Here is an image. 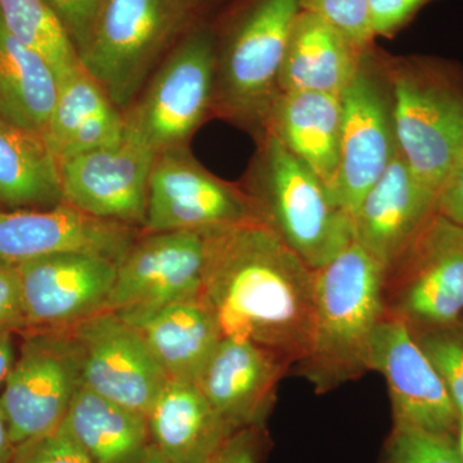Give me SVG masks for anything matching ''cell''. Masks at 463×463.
<instances>
[{"mask_svg": "<svg viewBox=\"0 0 463 463\" xmlns=\"http://www.w3.org/2000/svg\"><path fill=\"white\" fill-rule=\"evenodd\" d=\"M315 292L316 270L260 219L210 233L201 298L224 336L298 364L309 347Z\"/></svg>", "mask_w": 463, "mask_h": 463, "instance_id": "6da1fadb", "label": "cell"}, {"mask_svg": "<svg viewBox=\"0 0 463 463\" xmlns=\"http://www.w3.org/2000/svg\"><path fill=\"white\" fill-rule=\"evenodd\" d=\"M386 281L385 268L355 241L316 270L312 335L297 364L316 392H331L370 371L373 335L388 313Z\"/></svg>", "mask_w": 463, "mask_h": 463, "instance_id": "7a4b0ae2", "label": "cell"}, {"mask_svg": "<svg viewBox=\"0 0 463 463\" xmlns=\"http://www.w3.org/2000/svg\"><path fill=\"white\" fill-rule=\"evenodd\" d=\"M248 194L260 221L313 270L354 241L352 216L330 188L270 134L250 173Z\"/></svg>", "mask_w": 463, "mask_h": 463, "instance_id": "3957f363", "label": "cell"}, {"mask_svg": "<svg viewBox=\"0 0 463 463\" xmlns=\"http://www.w3.org/2000/svg\"><path fill=\"white\" fill-rule=\"evenodd\" d=\"M197 0H103L79 53L118 109H127L160 65Z\"/></svg>", "mask_w": 463, "mask_h": 463, "instance_id": "277c9868", "label": "cell"}, {"mask_svg": "<svg viewBox=\"0 0 463 463\" xmlns=\"http://www.w3.org/2000/svg\"><path fill=\"white\" fill-rule=\"evenodd\" d=\"M218 45L206 29L183 36L125 109V132L155 154L187 147L214 108Z\"/></svg>", "mask_w": 463, "mask_h": 463, "instance_id": "5b68a950", "label": "cell"}, {"mask_svg": "<svg viewBox=\"0 0 463 463\" xmlns=\"http://www.w3.org/2000/svg\"><path fill=\"white\" fill-rule=\"evenodd\" d=\"M388 78L399 154L439 199L463 160V91L407 61Z\"/></svg>", "mask_w": 463, "mask_h": 463, "instance_id": "8992f818", "label": "cell"}, {"mask_svg": "<svg viewBox=\"0 0 463 463\" xmlns=\"http://www.w3.org/2000/svg\"><path fill=\"white\" fill-rule=\"evenodd\" d=\"M298 0H257L218 48L214 106L263 127L279 94L283 58Z\"/></svg>", "mask_w": 463, "mask_h": 463, "instance_id": "52a82bcc", "label": "cell"}, {"mask_svg": "<svg viewBox=\"0 0 463 463\" xmlns=\"http://www.w3.org/2000/svg\"><path fill=\"white\" fill-rule=\"evenodd\" d=\"M340 169L335 197L352 216L399 154L388 72L371 47L340 96Z\"/></svg>", "mask_w": 463, "mask_h": 463, "instance_id": "ba28073f", "label": "cell"}, {"mask_svg": "<svg viewBox=\"0 0 463 463\" xmlns=\"http://www.w3.org/2000/svg\"><path fill=\"white\" fill-rule=\"evenodd\" d=\"M21 335L20 353L0 394L14 446L57 429L81 385L78 355L65 328Z\"/></svg>", "mask_w": 463, "mask_h": 463, "instance_id": "9c48e42d", "label": "cell"}, {"mask_svg": "<svg viewBox=\"0 0 463 463\" xmlns=\"http://www.w3.org/2000/svg\"><path fill=\"white\" fill-rule=\"evenodd\" d=\"M212 231L139 234L118 264L106 310L136 316L174 301L201 298Z\"/></svg>", "mask_w": 463, "mask_h": 463, "instance_id": "30bf717a", "label": "cell"}, {"mask_svg": "<svg viewBox=\"0 0 463 463\" xmlns=\"http://www.w3.org/2000/svg\"><path fill=\"white\" fill-rule=\"evenodd\" d=\"M259 218L246 192L222 181L187 147L161 152L149 179L145 233L232 227Z\"/></svg>", "mask_w": 463, "mask_h": 463, "instance_id": "8fae6325", "label": "cell"}, {"mask_svg": "<svg viewBox=\"0 0 463 463\" xmlns=\"http://www.w3.org/2000/svg\"><path fill=\"white\" fill-rule=\"evenodd\" d=\"M65 330L78 355L83 385L147 416L169 380L139 332L109 310Z\"/></svg>", "mask_w": 463, "mask_h": 463, "instance_id": "7c38bea8", "label": "cell"}, {"mask_svg": "<svg viewBox=\"0 0 463 463\" xmlns=\"http://www.w3.org/2000/svg\"><path fill=\"white\" fill-rule=\"evenodd\" d=\"M368 370L388 383L394 425L456 437L459 411L404 318L386 313L374 332Z\"/></svg>", "mask_w": 463, "mask_h": 463, "instance_id": "4fadbf2b", "label": "cell"}, {"mask_svg": "<svg viewBox=\"0 0 463 463\" xmlns=\"http://www.w3.org/2000/svg\"><path fill=\"white\" fill-rule=\"evenodd\" d=\"M156 156L125 132L114 145L60 161L63 203L94 218L143 228Z\"/></svg>", "mask_w": 463, "mask_h": 463, "instance_id": "5bb4252c", "label": "cell"}, {"mask_svg": "<svg viewBox=\"0 0 463 463\" xmlns=\"http://www.w3.org/2000/svg\"><path fill=\"white\" fill-rule=\"evenodd\" d=\"M17 269L27 331L62 330L106 310L118 264L63 252L21 261Z\"/></svg>", "mask_w": 463, "mask_h": 463, "instance_id": "9a60e30c", "label": "cell"}, {"mask_svg": "<svg viewBox=\"0 0 463 463\" xmlns=\"http://www.w3.org/2000/svg\"><path fill=\"white\" fill-rule=\"evenodd\" d=\"M402 263L407 269L392 298L386 300L389 312L411 326L458 321L463 313L462 225L435 215Z\"/></svg>", "mask_w": 463, "mask_h": 463, "instance_id": "2e32d148", "label": "cell"}, {"mask_svg": "<svg viewBox=\"0 0 463 463\" xmlns=\"http://www.w3.org/2000/svg\"><path fill=\"white\" fill-rule=\"evenodd\" d=\"M138 236L137 228L94 218L65 203L47 209H0V260L12 263L79 252L118 264Z\"/></svg>", "mask_w": 463, "mask_h": 463, "instance_id": "e0dca14e", "label": "cell"}, {"mask_svg": "<svg viewBox=\"0 0 463 463\" xmlns=\"http://www.w3.org/2000/svg\"><path fill=\"white\" fill-rule=\"evenodd\" d=\"M437 205V194L416 178L398 154L353 215L354 241L389 274L431 223Z\"/></svg>", "mask_w": 463, "mask_h": 463, "instance_id": "ac0fdd59", "label": "cell"}, {"mask_svg": "<svg viewBox=\"0 0 463 463\" xmlns=\"http://www.w3.org/2000/svg\"><path fill=\"white\" fill-rule=\"evenodd\" d=\"M288 367L252 341L223 336L194 383L232 431L259 429Z\"/></svg>", "mask_w": 463, "mask_h": 463, "instance_id": "d6986e66", "label": "cell"}, {"mask_svg": "<svg viewBox=\"0 0 463 463\" xmlns=\"http://www.w3.org/2000/svg\"><path fill=\"white\" fill-rule=\"evenodd\" d=\"M121 318L139 332L167 380L179 383H196L224 336L203 298L174 301L151 312Z\"/></svg>", "mask_w": 463, "mask_h": 463, "instance_id": "ffe728a7", "label": "cell"}, {"mask_svg": "<svg viewBox=\"0 0 463 463\" xmlns=\"http://www.w3.org/2000/svg\"><path fill=\"white\" fill-rule=\"evenodd\" d=\"M264 129L303 161L335 196L340 169V96L281 91Z\"/></svg>", "mask_w": 463, "mask_h": 463, "instance_id": "44dd1931", "label": "cell"}, {"mask_svg": "<svg viewBox=\"0 0 463 463\" xmlns=\"http://www.w3.org/2000/svg\"><path fill=\"white\" fill-rule=\"evenodd\" d=\"M149 444L170 463H209L234 432L196 383L169 381L147 414Z\"/></svg>", "mask_w": 463, "mask_h": 463, "instance_id": "7402d4cb", "label": "cell"}, {"mask_svg": "<svg viewBox=\"0 0 463 463\" xmlns=\"http://www.w3.org/2000/svg\"><path fill=\"white\" fill-rule=\"evenodd\" d=\"M365 50L327 21L300 9L283 58L279 90L341 96Z\"/></svg>", "mask_w": 463, "mask_h": 463, "instance_id": "603a6c76", "label": "cell"}, {"mask_svg": "<svg viewBox=\"0 0 463 463\" xmlns=\"http://www.w3.org/2000/svg\"><path fill=\"white\" fill-rule=\"evenodd\" d=\"M62 203L58 161L44 134L0 116V209H47Z\"/></svg>", "mask_w": 463, "mask_h": 463, "instance_id": "cb8c5ba5", "label": "cell"}, {"mask_svg": "<svg viewBox=\"0 0 463 463\" xmlns=\"http://www.w3.org/2000/svg\"><path fill=\"white\" fill-rule=\"evenodd\" d=\"M63 423L91 463H137L149 446L147 416L81 383Z\"/></svg>", "mask_w": 463, "mask_h": 463, "instance_id": "d4e9b609", "label": "cell"}, {"mask_svg": "<svg viewBox=\"0 0 463 463\" xmlns=\"http://www.w3.org/2000/svg\"><path fill=\"white\" fill-rule=\"evenodd\" d=\"M57 91L56 71L41 54L12 35L0 18V116L44 133Z\"/></svg>", "mask_w": 463, "mask_h": 463, "instance_id": "484cf974", "label": "cell"}, {"mask_svg": "<svg viewBox=\"0 0 463 463\" xmlns=\"http://www.w3.org/2000/svg\"><path fill=\"white\" fill-rule=\"evenodd\" d=\"M0 18L12 35L50 63L58 79L80 65L74 43L45 0H0Z\"/></svg>", "mask_w": 463, "mask_h": 463, "instance_id": "4316f807", "label": "cell"}, {"mask_svg": "<svg viewBox=\"0 0 463 463\" xmlns=\"http://www.w3.org/2000/svg\"><path fill=\"white\" fill-rule=\"evenodd\" d=\"M112 108L116 106L106 91L81 63L61 76L56 103L43 133L57 161L83 125Z\"/></svg>", "mask_w": 463, "mask_h": 463, "instance_id": "83f0119b", "label": "cell"}, {"mask_svg": "<svg viewBox=\"0 0 463 463\" xmlns=\"http://www.w3.org/2000/svg\"><path fill=\"white\" fill-rule=\"evenodd\" d=\"M385 463H463L457 438L394 425Z\"/></svg>", "mask_w": 463, "mask_h": 463, "instance_id": "f1b7e54d", "label": "cell"}, {"mask_svg": "<svg viewBox=\"0 0 463 463\" xmlns=\"http://www.w3.org/2000/svg\"><path fill=\"white\" fill-rule=\"evenodd\" d=\"M414 337L440 373L450 397L461 412L463 411V331L456 328V323H453L448 326H435L429 331L414 334Z\"/></svg>", "mask_w": 463, "mask_h": 463, "instance_id": "f546056e", "label": "cell"}, {"mask_svg": "<svg viewBox=\"0 0 463 463\" xmlns=\"http://www.w3.org/2000/svg\"><path fill=\"white\" fill-rule=\"evenodd\" d=\"M298 5L301 11L317 14L336 27L356 47H371L374 36L368 0H298Z\"/></svg>", "mask_w": 463, "mask_h": 463, "instance_id": "4dcf8cb0", "label": "cell"}, {"mask_svg": "<svg viewBox=\"0 0 463 463\" xmlns=\"http://www.w3.org/2000/svg\"><path fill=\"white\" fill-rule=\"evenodd\" d=\"M11 463H91L65 423L18 444Z\"/></svg>", "mask_w": 463, "mask_h": 463, "instance_id": "1f68e13d", "label": "cell"}, {"mask_svg": "<svg viewBox=\"0 0 463 463\" xmlns=\"http://www.w3.org/2000/svg\"><path fill=\"white\" fill-rule=\"evenodd\" d=\"M45 2L65 27L78 54L80 53L90 39L103 0H45Z\"/></svg>", "mask_w": 463, "mask_h": 463, "instance_id": "d6a6232c", "label": "cell"}, {"mask_svg": "<svg viewBox=\"0 0 463 463\" xmlns=\"http://www.w3.org/2000/svg\"><path fill=\"white\" fill-rule=\"evenodd\" d=\"M24 334L27 331L23 292L17 263L0 260V332Z\"/></svg>", "mask_w": 463, "mask_h": 463, "instance_id": "836d02e7", "label": "cell"}, {"mask_svg": "<svg viewBox=\"0 0 463 463\" xmlns=\"http://www.w3.org/2000/svg\"><path fill=\"white\" fill-rule=\"evenodd\" d=\"M434 0H368L374 38H392Z\"/></svg>", "mask_w": 463, "mask_h": 463, "instance_id": "e575fe53", "label": "cell"}, {"mask_svg": "<svg viewBox=\"0 0 463 463\" xmlns=\"http://www.w3.org/2000/svg\"><path fill=\"white\" fill-rule=\"evenodd\" d=\"M258 429H246L231 435L209 463H258Z\"/></svg>", "mask_w": 463, "mask_h": 463, "instance_id": "d590c367", "label": "cell"}, {"mask_svg": "<svg viewBox=\"0 0 463 463\" xmlns=\"http://www.w3.org/2000/svg\"><path fill=\"white\" fill-rule=\"evenodd\" d=\"M437 214L463 227V160L439 194Z\"/></svg>", "mask_w": 463, "mask_h": 463, "instance_id": "8d00e7d4", "label": "cell"}, {"mask_svg": "<svg viewBox=\"0 0 463 463\" xmlns=\"http://www.w3.org/2000/svg\"><path fill=\"white\" fill-rule=\"evenodd\" d=\"M14 332H0V388H5V383L14 362H16V349H14Z\"/></svg>", "mask_w": 463, "mask_h": 463, "instance_id": "74e56055", "label": "cell"}, {"mask_svg": "<svg viewBox=\"0 0 463 463\" xmlns=\"http://www.w3.org/2000/svg\"><path fill=\"white\" fill-rule=\"evenodd\" d=\"M14 449H16V446L12 440L7 419H5L2 405H0V463H11Z\"/></svg>", "mask_w": 463, "mask_h": 463, "instance_id": "f35d334b", "label": "cell"}, {"mask_svg": "<svg viewBox=\"0 0 463 463\" xmlns=\"http://www.w3.org/2000/svg\"><path fill=\"white\" fill-rule=\"evenodd\" d=\"M137 463H170L167 461L165 457L161 455L160 452L155 448L154 446H151L149 444L147 449H146V452L143 453V456L141 457V459H139Z\"/></svg>", "mask_w": 463, "mask_h": 463, "instance_id": "ab89813d", "label": "cell"}, {"mask_svg": "<svg viewBox=\"0 0 463 463\" xmlns=\"http://www.w3.org/2000/svg\"><path fill=\"white\" fill-rule=\"evenodd\" d=\"M457 444H458L459 452H461V456L463 458V411L459 412V426L458 432H457Z\"/></svg>", "mask_w": 463, "mask_h": 463, "instance_id": "60d3db41", "label": "cell"}, {"mask_svg": "<svg viewBox=\"0 0 463 463\" xmlns=\"http://www.w3.org/2000/svg\"><path fill=\"white\" fill-rule=\"evenodd\" d=\"M201 2H203V0H197V3H201Z\"/></svg>", "mask_w": 463, "mask_h": 463, "instance_id": "b9f144b4", "label": "cell"}]
</instances>
